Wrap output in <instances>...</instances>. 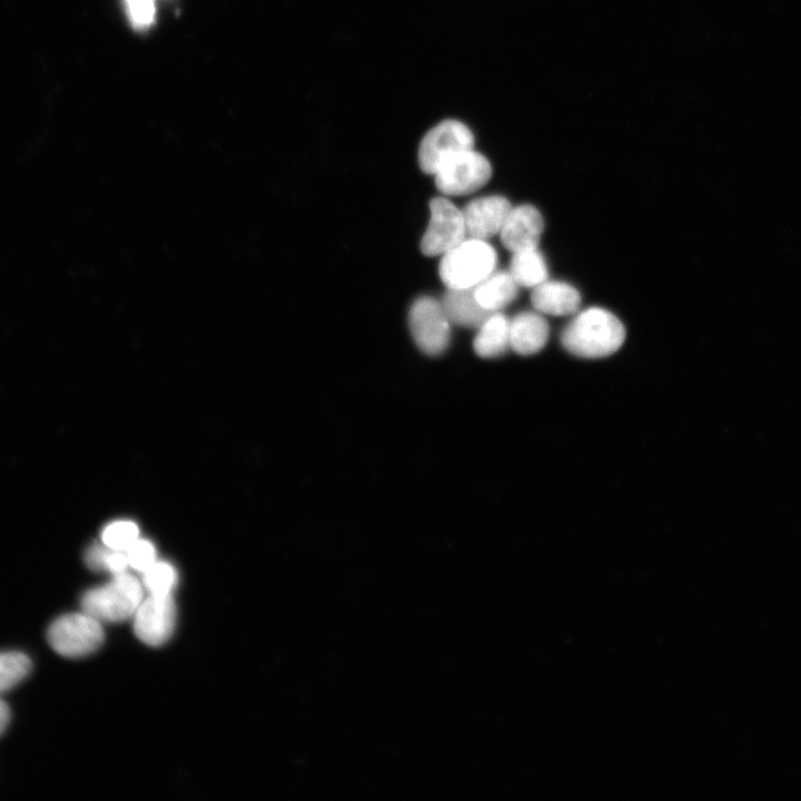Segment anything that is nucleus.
<instances>
[{
    "mask_svg": "<svg viewBox=\"0 0 801 801\" xmlns=\"http://www.w3.org/2000/svg\"><path fill=\"white\" fill-rule=\"evenodd\" d=\"M625 328L611 312L590 307L578 313L561 334L562 346L582 358H602L614 354L624 343Z\"/></svg>",
    "mask_w": 801,
    "mask_h": 801,
    "instance_id": "1",
    "label": "nucleus"
},
{
    "mask_svg": "<svg viewBox=\"0 0 801 801\" xmlns=\"http://www.w3.org/2000/svg\"><path fill=\"white\" fill-rule=\"evenodd\" d=\"M495 249L485 240L469 237L443 255L439 277L447 288L475 287L496 266Z\"/></svg>",
    "mask_w": 801,
    "mask_h": 801,
    "instance_id": "2",
    "label": "nucleus"
},
{
    "mask_svg": "<svg viewBox=\"0 0 801 801\" xmlns=\"http://www.w3.org/2000/svg\"><path fill=\"white\" fill-rule=\"evenodd\" d=\"M142 600L140 582L125 572L102 586L88 590L81 597V607L101 623H116L134 616Z\"/></svg>",
    "mask_w": 801,
    "mask_h": 801,
    "instance_id": "3",
    "label": "nucleus"
},
{
    "mask_svg": "<svg viewBox=\"0 0 801 801\" xmlns=\"http://www.w3.org/2000/svg\"><path fill=\"white\" fill-rule=\"evenodd\" d=\"M47 639L58 654L81 657L99 649L105 633L101 622L82 611L56 619L48 629Z\"/></svg>",
    "mask_w": 801,
    "mask_h": 801,
    "instance_id": "4",
    "label": "nucleus"
},
{
    "mask_svg": "<svg viewBox=\"0 0 801 801\" xmlns=\"http://www.w3.org/2000/svg\"><path fill=\"white\" fill-rule=\"evenodd\" d=\"M434 175L442 194L462 196L483 187L491 178L492 167L482 154L471 148L446 158Z\"/></svg>",
    "mask_w": 801,
    "mask_h": 801,
    "instance_id": "5",
    "label": "nucleus"
},
{
    "mask_svg": "<svg viewBox=\"0 0 801 801\" xmlns=\"http://www.w3.org/2000/svg\"><path fill=\"white\" fill-rule=\"evenodd\" d=\"M411 334L425 354H442L451 340V322L442 303L429 296L417 298L408 314Z\"/></svg>",
    "mask_w": 801,
    "mask_h": 801,
    "instance_id": "6",
    "label": "nucleus"
},
{
    "mask_svg": "<svg viewBox=\"0 0 801 801\" xmlns=\"http://www.w3.org/2000/svg\"><path fill=\"white\" fill-rule=\"evenodd\" d=\"M431 220L421 241L426 256L444 255L461 244L467 233L463 211L445 197L429 202Z\"/></svg>",
    "mask_w": 801,
    "mask_h": 801,
    "instance_id": "7",
    "label": "nucleus"
},
{
    "mask_svg": "<svg viewBox=\"0 0 801 801\" xmlns=\"http://www.w3.org/2000/svg\"><path fill=\"white\" fill-rule=\"evenodd\" d=\"M474 146V136L466 125L448 119L433 127L422 139L418 162L424 172L435 174L449 156Z\"/></svg>",
    "mask_w": 801,
    "mask_h": 801,
    "instance_id": "8",
    "label": "nucleus"
},
{
    "mask_svg": "<svg viewBox=\"0 0 801 801\" xmlns=\"http://www.w3.org/2000/svg\"><path fill=\"white\" fill-rule=\"evenodd\" d=\"M177 609L171 594H150L134 614L137 637L150 646L165 643L176 625Z\"/></svg>",
    "mask_w": 801,
    "mask_h": 801,
    "instance_id": "9",
    "label": "nucleus"
},
{
    "mask_svg": "<svg viewBox=\"0 0 801 801\" xmlns=\"http://www.w3.org/2000/svg\"><path fill=\"white\" fill-rule=\"evenodd\" d=\"M511 208V202L502 196L473 199L462 210L467 235L486 240L500 234Z\"/></svg>",
    "mask_w": 801,
    "mask_h": 801,
    "instance_id": "10",
    "label": "nucleus"
},
{
    "mask_svg": "<svg viewBox=\"0 0 801 801\" xmlns=\"http://www.w3.org/2000/svg\"><path fill=\"white\" fill-rule=\"evenodd\" d=\"M544 221L541 212L531 205L512 207L500 231L504 247L512 253L537 248Z\"/></svg>",
    "mask_w": 801,
    "mask_h": 801,
    "instance_id": "11",
    "label": "nucleus"
},
{
    "mask_svg": "<svg viewBox=\"0 0 801 801\" xmlns=\"http://www.w3.org/2000/svg\"><path fill=\"white\" fill-rule=\"evenodd\" d=\"M550 326L541 313L523 312L510 320L511 348L523 356L538 353L547 343Z\"/></svg>",
    "mask_w": 801,
    "mask_h": 801,
    "instance_id": "12",
    "label": "nucleus"
},
{
    "mask_svg": "<svg viewBox=\"0 0 801 801\" xmlns=\"http://www.w3.org/2000/svg\"><path fill=\"white\" fill-rule=\"evenodd\" d=\"M531 301L541 314L568 316L580 308L581 295L571 284L546 279L533 288Z\"/></svg>",
    "mask_w": 801,
    "mask_h": 801,
    "instance_id": "13",
    "label": "nucleus"
},
{
    "mask_svg": "<svg viewBox=\"0 0 801 801\" xmlns=\"http://www.w3.org/2000/svg\"><path fill=\"white\" fill-rule=\"evenodd\" d=\"M442 305L449 322L464 327L478 328L493 314L478 304L474 287L448 288Z\"/></svg>",
    "mask_w": 801,
    "mask_h": 801,
    "instance_id": "14",
    "label": "nucleus"
},
{
    "mask_svg": "<svg viewBox=\"0 0 801 801\" xmlns=\"http://www.w3.org/2000/svg\"><path fill=\"white\" fill-rule=\"evenodd\" d=\"M473 347L483 358H494L504 355L510 345V319L502 313L491 314L478 327Z\"/></svg>",
    "mask_w": 801,
    "mask_h": 801,
    "instance_id": "15",
    "label": "nucleus"
},
{
    "mask_svg": "<svg viewBox=\"0 0 801 801\" xmlns=\"http://www.w3.org/2000/svg\"><path fill=\"white\" fill-rule=\"evenodd\" d=\"M517 288L510 271H493L474 287V295L484 309L495 313L516 298Z\"/></svg>",
    "mask_w": 801,
    "mask_h": 801,
    "instance_id": "16",
    "label": "nucleus"
},
{
    "mask_svg": "<svg viewBox=\"0 0 801 801\" xmlns=\"http://www.w3.org/2000/svg\"><path fill=\"white\" fill-rule=\"evenodd\" d=\"M510 273L518 286L532 288L548 276L546 261L537 248L513 253Z\"/></svg>",
    "mask_w": 801,
    "mask_h": 801,
    "instance_id": "17",
    "label": "nucleus"
},
{
    "mask_svg": "<svg viewBox=\"0 0 801 801\" xmlns=\"http://www.w3.org/2000/svg\"><path fill=\"white\" fill-rule=\"evenodd\" d=\"M31 668L32 663L27 654L19 651L0 652V693L23 681Z\"/></svg>",
    "mask_w": 801,
    "mask_h": 801,
    "instance_id": "18",
    "label": "nucleus"
},
{
    "mask_svg": "<svg viewBox=\"0 0 801 801\" xmlns=\"http://www.w3.org/2000/svg\"><path fill=\"white\" fill-rule=\"evenodd\" d=\"M144 573L142 583L150 594H171L177 583L175 568L166 562H155Z\"/></svg>",
    "mask_w": 801,
    "mask_h": 801,
    "instance_id": "19",
    "label": "nucleus"
},
{
    "mask_svg": "<svg viewBox=\"0 0 801 801\" xmlns=\"http://www.w3.org/2000/svg\"><path fill=\"white\" fill-rule=\"evenodd\" d=\"M137 538L138 527L128 521L113 522L102 532L103 543L116 551H127Z\"/></svg>",
    "mask_w": 801,
    "mask_h": 801,
    "instance_id": "20",
    "label": "nucleus"
},
{
    "mask_svg": "<svg viewBox=\"0 0 801 801\" xmlns=\"http://www.w3.org/2000/svg\"><path fill=\"white\" fill-rule=\"evenodd\" d=\"M128 563L137 571L145 572L156 562V550L146 540H136L126 551Z\"/></svg>",
    "mask_w": 801,
    "mask_h": 801,
    "instance_id": "21",
    "label": "nucleus"
},
{
    "mask_svg": "<svg viewBox=\"0 0 801 801\" xmlns=\"http://www.w3.org/2000/svg\"><path fill=\"white\" fill-rule=\"evenodd\" d=\"M125 7L131 24L138 29L151 26L155 19V0H125Z\"/></svg>",
    "mask_w": 801,
    "mask_h": 801,
    "instance_id": "22",
    "label": "nucleus"
},
{
    "mask_svg": "<svg viewBox=\"0 0 801 801\" xmlns=\"http://www.w3.org/2000/svg\"><path fill=\"white\" fill-rule=\"evenodd\" d=\"M128 565V558L123 551L112 550V552L107 553L106 570L111 572L113 575L125 573Z\"/></svg>",
    "mask_w": 801,
    "mask_h": 801,
    "instance_id": "23",
    "label": "nucleus"
},
{
    "mask_svg": "<svg viewBox=\"0 0 801 801\" xmlns=\"http://www.w3.org/2000/svg\"><path fill=\"white\" fill-rule=\"evenodd\" d=\"M108 551L99 545L91 546L86 553L87 565L96 571L106 570V557Z\"/></svg>",
    "mask_w": 801,
    "mask_h": 801,
    "instance_id": "24",
    "label": "nucleus"
},
{
    "mask_svg": "<svg viewBox=\"0 0 801 801\" xmlns=\"http://www.w3.org/2000/svg\"><path fill=\"white\" fill-rule=\"evenodd\" d=\"M10 722V709L8 704L0 698V734L4 732Z\"/></svg>",
    "mask_w": 801,
    "mask_h": 801,
    "instance_id": "25",
    "label": "nucleus"
}]
</instances>
